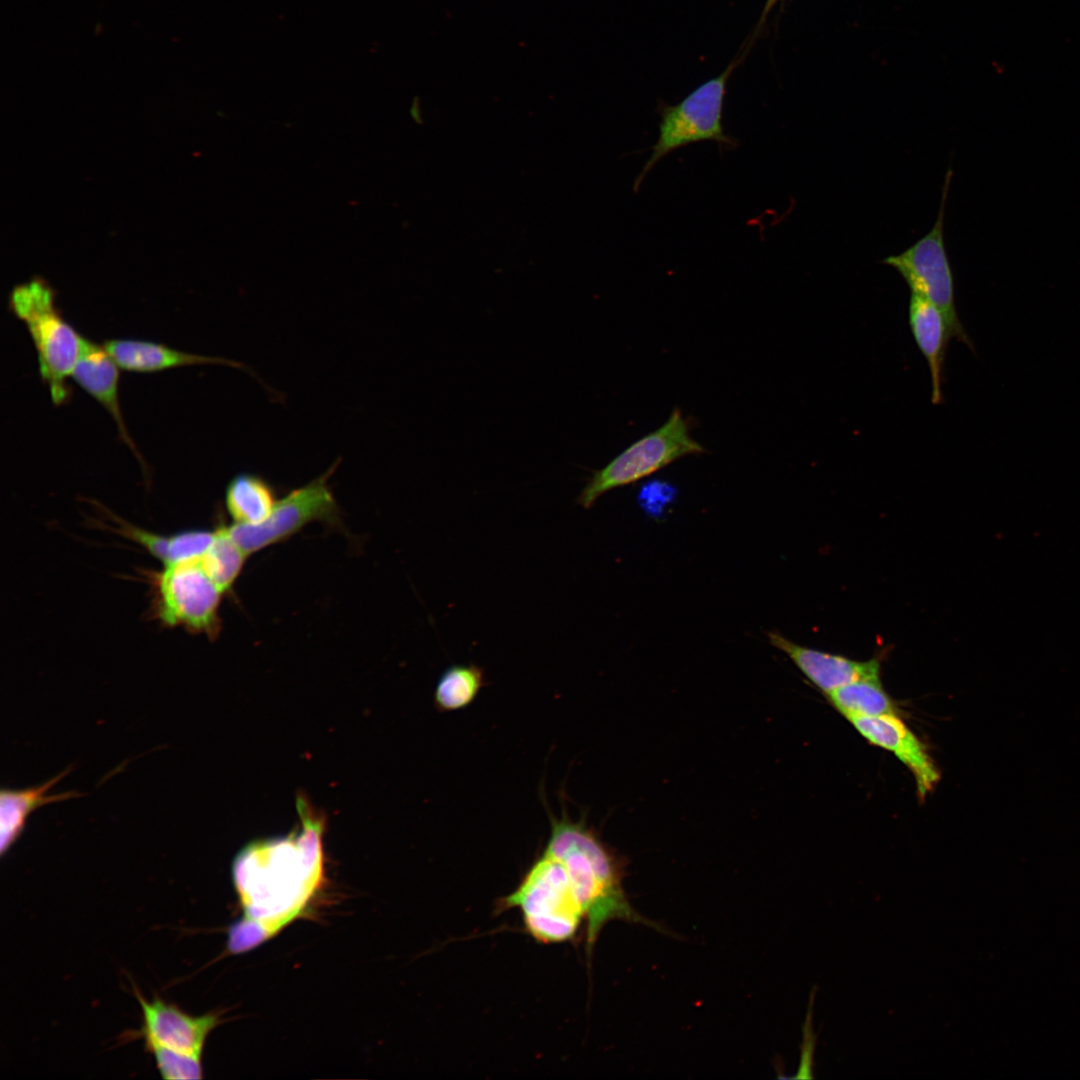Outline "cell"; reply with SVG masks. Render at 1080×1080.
<instances>
[{"mask_svg": "<svg viewBox=\"0 0 1080 1080\" xmlns=\"http://www.w3.org/2000/svg\"><path fill=\"white\" fill-rule=\"evenodd\" d=\"M71 768H66L46 782L23 789L2 788L0 791V851L3 856L24 832L26 821L37 808L82 794L76 791L47 795L55 784L65 777Z\"/></svg>", "mask_w": 1080, "mask_h": 1080, "instance_id": "cell-16", "label": "cell"}, {"mask_svg": "<svg viewBox=\"0 0 1080 1080\" xmlns=\"http://www.w3.org/2000/svg\"><path fill=\"white\" fill-rule=\"evenodd\" d=\"M119 366L103 344L83 338L82 348L71 378L114 420L121 440L143 465V459L126 427L119 400Z\"/></svg>", "mask_w": 1080, "mask_h": 1080, "instance_id": "cell-13", "label": "cell"}, {"mask_svg": "<svg viewBox=\"0 0 1080 1080\" xmlns=\"http://www.w3.org/2000/svg\"><path fill=\"white\" fill-rule=\"evenodd\" d=\"M247 555L234 542L226 526L215 529V537L200 559V565L223 592L229 591L240 575Z\"/></svg>", "mask_w": 1080, "mask_h": 1080, "instance_id": "cell-20", "label": "cell"}, {"mask_svg": "<svg viewBox=\"0 0 1080 1080\" xmlns=\"http://www.w3.org/2000/svg\"><path fill=\"white\" fill-rule=\"evenodd\" d=\"M156 578L155 611L170 627L215 639L221 629L219 606L223 592L199 561L165 566Z\"/></svg>", "mask_w": 1080, "mask_h": 1080, "instance_id": "cell-8", "label": "cell"}, {"mask_svg": "<svg viewBox=\"0 0 1080 1080\" xmlns=\"http://www.w3.org/2000/svg\"><path fill=\"white\" fill-rule=\"evenodd\" d=\"M551 831L545 848L564 863L586 921L590 954L602 928L611 920L648 924L627 900L622 885L623 864L585 820H572L563 809L550 814Z\"/></svg>", "mask_w": 1080, "mask_h": 1080, "instance_id": "cell-2", "label": "cell"}, {"mask_svg": "<svg viewBox=\"0 0 1080 1080\" xmlns=\"http://www.w3.org/2000/svg\"><path fill=\"white\" fill-rule=\"evenodd\" d=\"M103 346L120 369L130 372L151 373L207 364L242 367L229 359L189 353L147 340L109 339Z\"/></svg>", "mask_w": 1080, "mask_h": 1080, "instance_id": "cell-14", "label": "cell"}, {"mask_svg": "<svg viewBox=\"0 0 1080 1080\" xmlns=\"http://www.w3.org/2000/svg\"><path fill=\"white\" fill-rule=\"evenodd\" d=\"M772 646L785 653L803 675L824 693L867 679H880V657L866 661L797 644L778 631L767 632Z\"/></svg>", "mask_w": 1080, "mask_h": 1080, "instance_id": "cell-12", "label": "cell"}, {"mask_svg": "<svg viewBox=\"0 0 1080 1080\" xmlns=\"http://www.w3.org/2000/svg\"><path fill=\"white\" fill-rule=\"evenodd\" d=\"M297 810L299 829L251 842L233 861L234 885L261 942L297 916L321 880L324 818L301 796Z\"/></svg>", "mask_w": 1080, "mask_h": 1080, "instance_id": "cell-1", "label": "cell"}, {"mask_svg": "<svg viewBox=\"0 0 1080 1080\" xmlns=\"http://www.w3.org/2000/svg\"><path fill=\"white\" fill-rule=\"evenodd\" d=\"M870 743L891 751L912 773L921 799L931 792L940 773L926 747L896 714L847 718Z\"/></svg>", "mask_w": 1080, "mask_h": 1080, "instance_id": "cell-11", "label": "cell"}, {"mask_svg": "<svg viewBox=\"0 0 1080 1080\" xmlns=\"http://www.w3.org/2000/svg\"><path fill=\"white\" fill-rule=\"evenodd\" d=\"M826 695L846 718L896 714L894 703L882 687L880 679L856 681Z\"/></svg>", "mask_w": 1080, "mask_h": 1080, "instance_id": "cell-19", "label": "cell"}, {"mask_svg": "<svg viewBox=\"0 0 1080 1080\" xmlns=\"http://www.w3.org/2000/svg\"><path fill=\"white\" fill-rule=\"evenodd\" d=\"M335 468L334 464L329 471L277 500L270 516L262 523L226 526L229 535L248 556L288 539L312 522L337 526L340 511L328 485Z\"/></svg>", "mask_w": 1080, "mask_h": 1080, "instance_id": "cell-9", "label": "cell"}, {"mask_svg": "<svg viewBox=\"0 0 1080 1080\" xmlns=\"http://www.w3.org/2000/svg\"><path fill=\"white\" fill-rule=\"evenodd\" d=\"M514 908L528 934L543 944L573 939L585 920L564 863L545 847L516 889L498 900V912Z\"/></svg>", "mask_w": 1080, "mask_h": 1080, "instance_id": "cell-4", "label": "cell"}, {"mask_svg": "<svg viewBox=\"0 0 1080 1080\" xmlns=\"http://www.w3.org/2000/svg\"><path fill=\"white\" fill-rule=\"evenodd\" d=\"M482 667L470 664H453L440 675L434 691V706L441 712H454L467 708L486 686Z\"/></svg>", "mask_w": 1080, "mask_h": 1080, "instance_id": "cell-18", "label": "cell"}, {"mask_svg": "<svg viewBox=\"0 0 1080 1080\" xmlns=\"http://www.w3.org/2000/svg\"><path fill=\"white\" fill-rule=\"evenodd\" d=\"M705 452L690 434L689 423L680 409L656 430L636 440L603 468L594 471L576 498V503L590 509L605 493L635 483L674 461Z\"/></svg>", "mask_w": 1080, "mask_h": 1080, "instance_id": "cell-6", "label": "cell"}, {"mask_svg": "<svg viewBox=\"0 0 1080 1080\" xmlns=\"http://www.w3.org/2000/svg\"><path fill=\"white\" fill-rule=\"evenodd\" d=\"M10 311L25 325L34 344L39 374L54 405L71 397L68 379L79 358L83 336L56 306V292L41 277L16 285L9 295Z\"/></svg>", "mask_w": 1080, "mask_h": 1080, "instance_id": "cell-3", "label": "cell"}, {"mask_svg": "<svg viewBox=\"0 0 1080 1080\" xmlns=\"http://www.w3.org/2000/svg\"><path fill=\"white\" fill-rule=\"evenodd\" d=\"M134 992L142 1012V1027L137 1035L144 1039L145 1047L157 1045L201 1055L209 1033L219 1023L217 1014L191 1016L161 998L148 1001L137 989Z\"/></svg>", "mask_w": 1080, "mask_h": 1080, "instance_id": "cell-10", "label": "cell"}, {"mask_svg": "<svg viewBox=\"0 0 1080 1080\" xmlns=\"http://www.w3.org/2000/svg\"><path fill=\"white\" fill-rule=\"evenodd\" d=\"M952 171L948 170L942 191L938 217L922 238L898 255L882 263L895 269L908 284L911 293L918 294L935 305L945 317L951 337L972 348L955 306L954 279L944 244V215Z\"/></svg>", "mask_w": 1080, "mask_h": 1080, "instance_id": "cell-7", "label": "cell"}, {"mask_svg": "<svg viewBox=\"0 0 1080 1080\" xmlns=\"http://www.w3.org/2000/svg\"><path fill=\"white\" fill-rule=\"evenodd\" d=\"M779 1H782V0H766V2H765V5H764V8H763V12H762V14H761V19H762V20H764V19L766 18V16H767V15L769 14V12H770V11L772 10V8L774 7V5H775L776 3H778Z\"/></svg>", "mask_w": 1080, "mask_h": 1080, "instance_id": "cell-26", "label": "cell"}, {"mask_svg": "<svg viewBox=\"0 0 1080 1080\" xmlns=\"http://www.w3.org/2000/svg\"><path fill=\"white\" fill-rule=\"evenodd\" d=\"M153 1055L156 1067L164 1079H201L203 1069L201 1055L186 1053L162 1046L145 1047Z\"/></svg>", "mask_w": 1080, "mask_h": 1080, "instance_id": "cell-21", "label": "cell"}, {"mask_svg": "<svg viewBox=\"0 0 1080 1080\" xmlns=\"http://www.w3.org/2000/svg\"><path fill=\"white\" fill-rule=\"evenodd\" d=\"M275 496L274 488L262 477L239 473L226 487L225 505L234 523L256 525L270 516Z\"/></svg>", "mask_w": 1080, "mask_h": 1080, "instance_id": "cell-17", "label": "cell"}, {"mask_svg": "<svg viewBox=\"0 0 1080 1080\" xmlns=\"http://www.w3.org/2000/svg\"><path fill=\"white\" fill-rule=\"evenodd\" d=\"M736 65L735 61L730 63L721 74L700 84L675 105L659 104L658 139L634 181L635 193L655 165L679 148L701 141H714L721 151L738 146L737 139L725 132L722 123L726 87Z\"/></svg>", "mask_w": 1080, "mask_h": 1080, "instance_id": "cell-5", "label": "cell"}, {"mask_svg": "<svg viewBox=\"0 0 1080 1080\" xmlns=\"http://www.w3.org/2000/svg\"><path fill=\"white\" fill-rule=\"evenodd\" d=\"M672 496V487L661 482L647 484L639 494L641 504L649 511L663 508Z\"/></svg>", "mask_w": 1080, "mask_h": 1080, "instance_id": "cell-24", "label": "cell"}, {"mask_svg": "<svg viewBox=\"0 0 1080 1080\" xmlns=\"http://www.w3.org/2000/svg\"><path fill=\"white\" fill-rule=\"evenodd\" d=\"M910 330L926 359L931 377V402H943L942 384L946 349L951 337L941 311L924 297L911 293L908 308Z\"/></svg>", "mask_w": 1080, "mask_h": 1080, "instance_id": "cell-15", "label": "cell"}, {"mask_svg": "<svg viewBox=\"0 0 1080 1080\" xmlns=\"http://www.w3.org/2000/svg\"><path fill=\"white\" fill-rule=\"evenodd\" d=\"M813 995L814 992L811 993L810 1012L804 1026V1045L802 1049L801 1066L797 1075L798 1078H812L811 1072L813 1064V1053L816 1045V1035L813 1033L811 1023V1006L813 1002Z\"/></svg>", "mask_w": 1080, "mask_h": 1080, "instance_id": "cell-25", "label": "cell"}, {"mask_svg": "<svg viewBox=\"0 0 1080 1080\" xmlns=\"http://www.w3.org/2000/svg\"><path fill=\"white\" fill-rule=\"evenodd\" d=\"M215 537V530L188 529L170 535L168 565L200 561Z\"/></svg>", "mask_w": 1080, "mask_h": 1080, "instance_id": "cell-22", "label": "cell"}, {"mask_svg": "<svg viewBox=\"0 0 1080 1080\" xmlns=\"http://www.w3.org/2000/svg\"><path fill=\"white\" fill-rule=\"evenodd\" d=\"M123 534L142 545L152 556L161 561L164 566L169 562L170 535L164 536L140 528L123 525Z\"/></svg>", "mask_w": 1080, "mask_h": 1080, "instance_id": "cell-23", "label": "cell"}]
</instances>
